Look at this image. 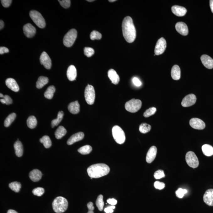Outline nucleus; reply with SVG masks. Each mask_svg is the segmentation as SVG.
<instances>
[{
    "instance_id": "680f3d73",
    "label": "nucleus",
    "mask_w": 213,
    "mask_h": 213,
    "mask_svg": "<svg viewBox=\"0 0 213 213\" xmlns=\"http://www.w3.org/2000/svg\"><path fill=\"white\" fill-rule=\"evenodd\" d=\"M4 96L3 95V94H2V93H1V94H0V97L3 98Z\"/></svg>"
},
{
    "instance_id": "39448f33",
    "label": "nucleus",
    "mask_w": 213,
    "mask_h": 213,
    "mask_svg": "<svg viewBox=\"0 0 213 213\" xmlns=\"http://www.w3.org/2000/svg\"><path fill=\"white\" fill-rule=\"evenodd\" d=\"M29 16L33 22L40 28H44L46 25L45 21L40 12L36 10L30 11Z\"/></svg>"
},
{
    "instance_id": "423d86ee",
    "label": "nucleus",
    "mask_w": 213,
    "mask_h": 213,
    "mask_svg": "<svg viewBox=\"0 0 213 213\" xmlns=\"http://www.w3.org/2000/svg\"><path fill=\"white\" fill-rule=\"evenodd\" d=\"M142 106V102L138 99H133L125 104V108L127 111L130 113L137 112Z\"/></svg>"
},
{
    "instance_id": "e2e57ef3",
    "label": "nucleus",
    "mask_w": 213,
    "mask_h": 213,
    "mask_svg": "<svg viewBox=\"0 0 213 213\" xmlns=\"http://www.w3.org/2000/svg\"><path fill=\"white\" fill-rule=\"evenodd\" d=\"M87 213H94V212L93 211L88 210V212Z\"/></svg>"
},
{
    "instance_id": "4be33fe9",
    "label": "nucleus",
    "mask_w": 213,
    "mask_h": 213,
    "mask_svg": "<svg viewBox=\"0 0 213 213\" xmlns=\"http://www.w3.org/2000/svg\"><path fill=\"white\" fill-rule=\"evenodd\" d=\"M42 173L40 170L38 169H34L30 172L29 175L30 180L33 182H37L39 181L42 178Z\"/></svg>"
},
{
    "instance_id": "9d476101",
    "label": "nucleus",
    "mask_w": 213,
    "mask_h": 213,
    "mask_svg": "<svg viewBox=\"0 0 213 213\" xmlns=\"http://www.w3.org/2000/svg\"><path fill=\"white\" fill-rule=\"evenodd\" d=\"M167 47V43L165 38H160L157 41L155 48V54L156 56L163 54Z\"/></svg>"
},
{
    "instance_id": "412c9836",
    "label": "nucleus",
    "mask_w": 213,
    "mask_h": 213,
    "mask_svg": "<svg viewBox=\"0 0 213 213\" xmlns=\"http://www.w3.org/2000/svg\"><path fill=\"white\" fill-rule=\"evenodd\" d=\"M6 85L8 88L12 91L17 92L19 90V87L14 79L13 78H8L6 81Z\"/></svg>"
},
{
    "instance_id": "f257e3e1",
    "label": "nucleus",
    "mask_w": 213,
    "mask_h": 213,
    "mask_svg": "<svg viewBox=\"0 0 213 213\" xmlns=\"http://www.w3.org/2000/svg\"><path fill=\"white\" fill-rule=\"evenodd\" d=\"M122 30L124 38L127 42L131 43L134 42L136 37V31L131 18L127 16L122 23Z\"/></svg>"
},
{
    "instance_id": "0eeeda50",
    "label": "nucleus",
    "mask_w": 213,
    "mask_h": 213,
    "mask_svg": "<svg viewBox=\"0 0 213 213\" xmlns=\"http://www.w3.org/2000/svg\"><path fill=\"white\" fill-rule=\"evenodd\" d=\"M77 31L75 29H72L69 31L64 36L63 44L65 46L69 47L72 46L77 37Z\"/></svg>"
},
{
    "instance_id": "e433bc0d",
    "label": "nucleus",
    "mask_w": 213,
    "mask_h": 213,
    "mask_svg": "<svg viewBox=\"0 0 213 213\" xmlns=\"http://www.w3.org/2000/svg\"><path fill=\"white\" fill-rule=\"evenodd\" d=\"M9 187L12 191L16 193H18L20 191L21 188V184L19 182H14L10 183L9 184Z\"/></svg>"
},
{
    "instance_id": "f03ea898",
    "label": "nucleus",
    "mask_w": 213,
    "mask_h": 213,
    "mask_svg": "<svg viewBox=\"0 0 213 213\" xmlns=\"http://www.w3.org/2000/svg\"><path fill=\"white\" fill-rule=\"evenodd\" d=\"M87 172L91 178H99L108 174L110 172V168L105 164H95L89 167Z\"/></svg>"
},
{
    "instance_id": "5fc2aeb1",
    "label": "nucleus",
    "mask_w": 213,
    "mask_h": 213,
    "mask_svg": "<svg viewBox=\"0 0 213 213\" xmlns=\"http://www.w3.org/2000/svg\"><path fill=\"white\" fill-rule=\"evenodd\" d=\"M9 52L8 49L5 47H0V54L3 55L5 53H8Z\"/></svg>"
},
{
    "instance_id": "6ab92c4d",
    "label": "nucleus",
    "mask_w": 213,
    "mask_h": 213,
    "mask_svg": "<svg viewBox=\"0 0 213 213\" xmlns=\"http://www.w3.org/2000/svg\"><path fill=\"white\" fill-rule=\"evenodd\" d=\"M202 63L206 68L211 69L213 68V59L210 56L203 55L200 57Z\"/></svg>"
},
{
    "instance_id": "5701e85b",
    "label": "nucleus",
    "mask_w": 213,
    "mask_h": 213,
    "mask_svg": "<svg viewBox=\"0 0 213 213\" xmlns=\"http://www.w3.org/2000/svg\"><path fill=\"white\" fill-rule=\"evenodd\" d=\"M77 70L74 66L70 65L67 71V76L70 81H73L77 77Z\"/></svg>"
},
{
    "instance_id": "4468645a",
    "label": "nucleus",
    "mask_w": 213,
    "mask_h": 213,
    "mask_svg": "<svg viewBox=\"0 0 213 213\" xmlns=\"http://www.w3.org/2000/svg\"><path fill=\"white\" fill-rule=\"evenodd\" d=\"M23 30L24 35L29 38L33 37L36 33V28L30 24H25L23 27Z\"/></svg>"
},
{
    "instance_id": "c9c22d12",
    "label": "nucleus",
    "mask_w": 213,
    "mask_h": 213,
    "mask_svg": "<svg viewBox=\"0 0 213 213\" xmlns=\"http://www.w3.org/2000/svg\"><path fill=\"white\" fill-rule=\"evenodd\" d=\"M92 151V148L90 145H87L82 147L78 150V152L83 155L90 154Z\"/></svg>"
},
{
    "instance_id": "f3484780",
    "label": "nucleus",
    "mask_w": 213,
    "mask_h": 213,
    "mask_svg": "<svg viewBox=\"0 0 213 213\" xmlns=\"http://www.w3.org/2000/svg\"><path fill=\"white\" fill-rule=\"evenodd\" d=\"M157 153V148L155 146H152L150 148L147 153L146 161L148 163L152 162L155 159Z\"/></svg>"
},
{
    "instance_id": "f8f14e48",
    "label": "nucleus",
    "mask_w": 213,
    "mask_h": 213,
    "mask_svg": "<svg viewBox=\"0 0 213 213\" xmlns=\"http://www.w3.org/2000/svg\"><path fill=\"white\" fill-rule=\"evenodd\" d=\"M189 124L192 128L196 130H203L206 126L203 121L198 118L191 119L189 121Z\"/></svg>"
},
{
    "instance_id": "7ed1b4c3",
    "label": "nucleus",
    "mask_w": 213,
    "mask_h": 213,
    "mask_svg": "<svg viewBox=\"0 0 213 213\" xmlns=\"http://www.w3.org/2000/svg\"><path fill=\"white\" fill-rule=\"evenodd\" d=\"M68 201L65 198L58 197L56 198L52 203L53 210L57 213H62L67 210L68 207Z\"/></svg>"
},
{
    "instance_id": "6e6552de",
    "label": "nucleus",
    "mask_w": 213,
    "mask_h": 213,
    "mask_svg": "<svg viewBox=\"0 0 213 213\" xmlns=\"http://www.w3.org/2000/svg\"><path fill=\"white\" fill-rule=\"evenodd\" d=\"M85 97L86 101L89 105L94 104L95 99V92L93 86L88 85L86 87Z\"/></svg>"
},
{
    "instance_id": "72a5a7b5",
    "label": "nucleus",
    "mask_w": 213,
    "mask_h": 213,
    "mask_svg": "<svg viewBox=\"0 0 213 213\" xmlns=\"http://www.w3.org/2000/svg\"><path fill=\"white\" fill-rule=\"evenodd\" d=\"M40 141L41 143L43 144L44 146L46 148H50L51 146V141L48 136H43L42 138L40 139Z\"/></svg>"
},
{
    "instance_id": "a878e982",
    "label": "nucleus",
    "mask_w": 213,
    "mask_h": 213,
    "mask_svg": "<svg viewBox=\"0 0 213 213\" xmlns=\"http://www.w3.org/2000/svg\"><path fill=\"white\" fill-rule=\"evenodd\" d=\"M180 69L178 66L175 65L172 68L171 76L174 80H178L180 78Z\"/></svg>"
},
{
    "instance_id": "393cba45",
    "label": "nucleus",
    "mask_w": 213,
    "mask_h": 213,
    "mask_svg": "<svg viewBox=\"0 0 213 213\" xmlns=\"http://www.w3.org/2000/svg\"><path fill=\"white\" fill-rule=\"evenodd\" d=\"M68 109L70 113L77 114L80 111V105L77 101L70 103L68 106Z\"/></svg>"
},
{
    "instance_id": "8fccbe9b",
    "label": "nucleus",
    "mask_w": 213,
    "mask_h": 213,
    "mask_svg": "<svg viewBox=\"0 0 213 213\" xmlns=\"http://www.w3.org/2000/svg\"><path fill=\"white\" fill-rule=\"evenodd\" d=\"M12 1L11 0H2L1 1V3L4 7L8 8L10 5Z\"/></svg>"
},
{
    "instance_id": "bf43d9fd",
    "label": "nucleus",
    "mask_w": 213,
    "mask_h": 213,
    "mask_svg": "<svg viewBox=\"0 0 213 213\" xmlns=\"http://www.w3.org/2000/svg\"><path fill=\"white\" fill-rule=\"evenodd\" d=\"M7 213H18L16 211L13 210H9L7 211Z\"/></svg>"
},
{
    "instance_id": "bb28decb",
    "label": "nucleus",
    "mask_w": 213,
    "mask_h": 213,
    "mask_svg": "<svg viewBox=\"0 0 213 213\" xmlns=\"http://www.w3.org/2000/svg\"><path fill=\"white\" fill-rule=\"evenodd\" d=\"M14 148L16 155L18 157L22 156L24 153V148L22 143L19 141H16L14 144Z\"/></svg>"
},
{
    "instance_id": "2f4dec72",
    "label": "nucleus",
    "mask_w": 213,
    "mask_h": 213,
    "mask_svg": "<svg viewBox=\"0 0 213 213\" xmlns=\"http://www.w3.org/2000/svg\"><path fill=\"white\" fill-rule=\"evenodd\" d=\"M64 114V112L62 111H59L58 113L57 118L56 119L53 120L52 121L51 126L52 128H54L55 126H57L60 123L61 121L62 120Z\"/></svg>"
},
{
    "instance_id": "a211bd4d",
    "label": "nucleus",
    "mask_w": 213,
    "mask_h": 213,
    "mask_svg": "<svg viewBox=\"0 0 213 213\" xmlns=\"http://www.w3.org/2000/svg\"><path fill=\"white\" fill-rule=\"evenodd\" d=\"M84 136L85 135L82 132H79L73 134L67 141V144L69 145H72L75 142L82 140L84 138Z\"/></svg>"
},
{
    "instance_id": "de8ad7c7",
    "label": "nucleus",
    "mask_w": 213,
    "mask_h": 213,
    "mask_svg": "<svg viewBox=\"0 0 213 213\" xmlns=\"http://www.w3.org/2000/svg\"><path fill=\"white\" fill-rule=\"evenodd\" d=\"M154 187L156 189L161 190L163 189L165 187V184L163 182L159 181H156L154 183Z\"/></svg>"
},
{
    "instance_id": "a18cd8bd",
    "label": "nucleus",
    "mask_w": 213,
    "mask_h": 213,
    "mask_svg": "<svg viewBox=\"0 0 213 213\" xmlns=\"http://www.w3.org/2000/svg\"><path fill=\"white\" fill-rule=\"evenodd\" d=\"M165 175L163 170H159L155 172L154 177L156 179H159L165 177Z\"/></svg>"
},
{
    "instance_id": "ddd939ff",
    "label": "nucleus",
    "mask_w": 213,
    "mask_h": 213,
    "mask_svg": "<svg viewBox=\"0 0 213 213\" xmlns=\"http://www.w3.org/2000/svg\"><path fill=\"white\" fill-rule=\"evenodd\" d=\"M40 63L43 65L46 69H50L51 68V61L50 56L45 52H43L40 58Z\"/></svg>"
},
{
    "instance_id": "20e7f679",
    "label": "nucleus",
    "mask_w": 213,
    "mask_h": 213,
    "mask_svg": "<svg viewBox=\"0 0 213 213\" xmlns=\"http://www.w3.org/2000/svg\"><path fill=\"white\" fill-rule=\"evenodd\" d=\"M112 134L115 141L119 144H122L125 142V132L120 127L115 125L112 128Z\"/></svg>"
},
{
    "instance_id": "9b49d317",
    "label": "nucleus",
    "mask_w": 213,
    "mask_h": 213,
    "mask_svg": "<svg viewBox=\"0 0 213 213\" xmlns=\"http://www.w3.org/2000/svg\"><path fill=\"white\" fill-rule=\"evenodd\" d=\"M197 101L195 95L190 94L185 96L182 99V105L184 107H189L194 105Z\"/></svg>"
},
{
    "instance_id": "49530a36",
    "label": "nucleus",
    "mask_w": 213,
    "mask_h": 213,
    "mask_svg": "<svg viewBox=\"0 0 213 213\" xmlns=\"http://www.w3.org/2000/svg\"><path fill=\"white\" fill-rule=\"evenodd\" d=\"M62 7L65 8H69L71 4V1L70 0H62V1H58Z\"/></svg>"
},
{
    "instance_id": "4d7b16f0",
    "label": "nucleus",
    "mask_w": 213,
    "mask_h": 213,
    "mask_svg": "<svg viewBox=\"0 0 213 213\" xmlns=\"http://www.w3.org/2000/svg\"><path fill=\"white\" fill-rule=\"evenodd\" d=\"M210 5L211 12L213 13V0H210Z\"/></svg>"
},
{
    "instance_id": "f704fd0d",
    "label": "nucleus",
    "mask_w": 213,
    "mask_h": 213,
    "mask_svg": "<svg viewBox=\"0 0 213 213\" xmlns=\"http://www.w3.org/2000/svg\"><path fill=\"white\" fill-rule=\"evenodd\" d=\"M16 116V114L15 113H12L10 115H9L6 118L5 121H4V126L5 127H8L10 126V125H11L12 122H13V121L14 120Z\"/></svg>"
},
{
    "instance_id": "864d4df0",
    "label": "nucleus",
    "mask_w": 213,
    "mask_h": 213,
    "mask_svg": "<svg viewBox=\"0 0 213 213\" xmlns=\"http://www.w3.org/2000/svg\"><path fill=\"white\" fill-rule=\"evenodd\" d=\"M107 202L109 204L114 206V205H116L117 204V200L114 199H109L107 200Z\"/></svg>"
},
{
    "instance_id": "cd10ccee",
    "label": "nucleus",
    "mask_w": 213,
    "mask_h": 213,
    "mask_svg": "<svg viewBox=\"0 0 213 213\" xmlns=\"http://www.w3.org/2000/svg\"><path fill=\"white\" fill-rule=\"evenodd\" d=\"M202 150L205 155L208 157L213 155V147L211 146L205 144L202 146Z\"/></svg>"
},
{
    "instance_id": "c03bdc74",
    "label": "nucleus",
    "mask_w": 213,
    "mask_h": 213,
    "mask_svg": "<svg viewBox=\"0 0 213 213\" xmlns=\"http://www.w3.org/2000/svg\"><path fill=\"white\" fill-rule=\"evenodd\" d=\"M32 192L34 195L40 197L44 194V189L43 188L38 187L34 189Z\"/></svg>"
},
{
    "instance_id": "473e14b6",
    "label": "nucleus",
    "mask_w": 213,
    "mask_h": 213,
    "mask_svg": "<svg viewBox=\"0 0 213 213\" xmlns=\"http://www.w3.org/2000/svg\"><path fill=\"white\" fill-rule=\"evenodd\" d=\"M27 126L30 129H34L36 126L37 121L35 116H31L27 119Z\"/></svg>"
},
{
    "instance_id": "69168bd1",
    "label": "nucleus",
    "mask_w": 213,
    "mask_h": 213,
    "mask_svg": "<svg viewBox=\"0 0 213 213\" xmlns=\"http://www.w3.org/2000/svg\"><path fill=\"white\" fill-rule=\"evenodd\" d=\"M88 1V2H93V1H94V0H92V1H91H91H90H90H89V0H88V1Z\"/></svg>"
},
{
    "instance_id": "dca6fc26",
    "label": "nucleus",
    "mask_w": 213,
    "mask_h": 213,
    "mask_svg": "<svg viewBox=\"0 0 213 213\" xmlns=\"http://www.w3.org/2000/svg\"><path fill=\"white\" fill-rule=\"evenodd\" d=\"M203 200L206 205L210 206H213V189L207 190L203 196Z\"/></svg>"
},
{
    "instance_id": "603ef678",
    "label": "nucleus",
    "mask_w": 213,
    "mask_h": 213,
    "mask_svg": "<svg viewBox=\"0 0 213 213\" xmlns=\"http://www.w3.org/2000/svg\"><path fill=\"white\" fill-rule=\"evenodd\" d=\"M3 99L5 100L6 105H9L12 103V100L11 98L8 95H6L4 96Z\"/></svg>"
},
{
    "instance_id": "0e129e2a",
    "label": "nucleus",
    "mask_w": 213,
    "mask_h": 213,
    "mask_svg": "<svg viewBox=\"0 0 213 213\" xmlns=\"http://www.w3.org/2000/svg\"><path fill=\"white\" fill-rule=\"evenodd\" d=\"M116 1V0H110V1H109V2H115V1Z\"/></svg>"
},
{
    "instance_id": "1a4fd4ad",
    "label": "nucleus",
    "mask_w": 213,
    "mask_h": 213,
    "mask_svg": "<svg viewBox=\"0 0 213 213\" xmlns=\"http://www.w3.org/2000/svg\"><path fill=\"white\" fill-rule=\"evenodd\" d=\"M185 160L188 165L191 168H197L199 166V159L195 153L193 152L189 151L185 155Z\"/></svg>"
},
{
    "instance_id": "b1692460",
    "label": "nucleus",
    "mask_w": 213,
    "mask_h": 213,
    "mask_svg": "<svg viewBox=\"0 0 213 213\" xmlns=\"http://www.w3.org/2000/svg\"><path fill=\"white\" fill-rule=\"evenodd\" d=\"M108 76L111 80L112 83L114 85H117L120 82V77L119 75L114 70L111 69L109 70Z\"/></svg>"
},
{
    "instance_id": "3c124183",
    "label": "nucleus",
    "mask_w": 213,
    "mask_h": 213,
    "mask_svg": "<svg viewBox=\"0 0 213 213\" xmlns=\"http://www.w3.org/2000/svg\"><path fill=\"white\" fill-rule=\"evenodd\" d=\"M115 208V206L112 205V206L105 208L104 209V211L106 213H112L114 211L113 209H114Z\"/></svg>"
},
{
    "instance_id": "052dcab7",
    "label": "nucleus",
    "mask_w": 213,
    "mask_h": 213,
    "mask_svg": "<svg viewBox=\"0 0 213 213\" xmlns=\"http://www.w3.org/2000/svg\"><path fill=\"white\" fill-rule=\"evenodd\" d=\"M0 101H1V102H2V103L3 104H6L5 101L3 99H0Z\"/></svg>"
},
{
    "instance_id": "09e8293b",
    "label": "nucleus",
    "mask_w": 213,
    "mask_h": 213,
    "mask_svg": "<svg viewBox=\"0 0 213 213\" xmlns=\"http://www.w3.org/2000/svg\"><path fill=\"white\" fill-rule=\"evenodd\" d=\"M132 82L134 85L136 87H140L142 85V83L138 78L135 77L132 79Z\"/></svg>"
},
{
    "instance_id": "aec40b11",
    "label": "nucleus",
    "mask_w": 213,
    "mask_h": 213,
    "mask_svg": "<svg viewBox=\"0 0 213 213\" xmlns=\"http://www.w3.org/2000/svg\"><path fill=\"white\" fill-rule=\"evenodd\" d=\"M172 12L176 16L182 17L185 16L187 13V10L184 7L181 6L174 5L171 8Z\"/></svg>"
},
{
    "instance_id": "58836bf2",
    "label": "nucleus",
    "mask_w": 213,
    "mask_h": 213,
    "mask_svg": "<svg viewBox=\"0 0 213 213\" xmlns=\"http://www.w3.org/2000/svg\"><path fill=\"white\" fill-rule=\"evenodd\" d=\"M96 204L99 210L102 211L103 210L104 204L103 200V196L102 194H100L98 197L97 200H96Z\"/></svg>"
},
{
    "instance_id": "6e6d98bb",
    "label": "nucleus",
    "mask_w": 213,
    "mask_h": 213,
    "mask_svg": "<svg viewBox=\"0 0 213 213\" xmlns=\"http://www.w3.org/2000/svg\"><path fill=\"white\" fill-rule=\"evenodd\" d=\"M87 208H88V210L93 211L94 209V207L93 206V203L92 202H90L88 203L87 205Z\"/></svg>"
},
{
    "instance_id": "13d9d810",
    "label": "nucleus",
    "mask_w": 213,
    "mask_h": 213,
    "mask_svg": "<svg viewBox=\"0 0 213 213\" xmlns=\"http://www.w3.org/2000/svg\"><path fill=\"white\" fill-rule=\"evenodd\" d=\"M4 24L3 21L2 20L0 21V29L1 30L3 28Z\"/></svg>"
},
{
    "instance_id": "ea45409f",
    "label": "nucleus",
    "mask_w": 213,
    "mask_h": 213,
    "mask_svg": "<svg viewBox=\"0 0 213 213\" xmlns=\"http://www.w3.org/2000/svg\"><path fill=\"white\" fill-rule=\"evenodd\" d=\"M102 37V34L96 30H93L90 35V38L93 40H100Z\"/></svg>"
},
{
    "instance_id": "c85d7f7f",
    "label": "nucleus",
    "mask_w": 213,
    "mask_h": 213,
    "mask_svg": "<svg viewBox=\"0 0 213 213\" xmlns=\"http://www.w3.org/2000/svg\"><path fill=\"white\" fill-rule=\"evenodd\" d=\"M48 82L49 79L47 77L44 76L40 77L36 82V88L38 89L42 88L44 86L46 85Z\"/></svg>"
},
{
    "instance_id": "7c9ffc66",
    "label": "nucleus",
    "mask_w": 213,
    "mask_h": 213,
    "mask_svg": "<svg viewBox=\"0 0 213 213\" xmlns=\"http://www.w3.org/2000/svg\"><path fill=\"white\" fill-rule=\"evenodd\" d=\"M67 133V130L63 126H60L55 132V136L56 139H61Z\"/></svg>"
},
{
    "instance_id": "a19ab883",
    "label": "nucleus",
    "mask_w": 213,
    "mask_h": 213,
    "mask_svg": "<svg viewBox=\"0 0 213 213\" xmlns=\"http://www.w3.org/2000/svg\"><path fill=\"white\" fill-rule=\"evenodd\" d=\"M156 111H157V109L154 107L150 108L147 109L144 113V116L146 118H147L150 116H152L156 113Z\"/></svg>"
},
{
    "instance_id": "4c0bfd02",
    "label": "nucleus",
    "mask_w": 213,
    "mask_h": 213,
    "mask_svg": "<svg viewBox=\"0 0 213 213\" xmlns=\"http://www.w3.org/2000/svg\"><path fill=\"white\" fill-rule=\"evenodd\" d=\"M151 125L146 123H142L139 126V131L142 134H146L151 131Z\"/></svg>"
},
{
    "instance_id": "2eb2a0df",
    "label": "nucleus",
    "mask_w": 213,
    "mask_h": 213,
    "mask_svg": "<svg viewBox=\"0 0 213 213\" xmlns=\"http://www.w3.org/2000/svg\"><path fill=\"white\" fill-rule=\"evenodd\" d=\"M175 28L177 31L183 36H187L189 33L187 25L183 22H178L176 24Z\"/></svg>"
},
{
    "instance_id": "c756f323",
    "label": "nucleus",
    "mask_w": 213,
    "mask_h": 213,
    "mask_svg": "<svg viewBox=\"0 0 213 213\" xmlns=\"http://www.w3.org/2000/svg\"><path fill=\"white\" fill-rule=\"evenodd\" d=\"M56 88L53 86H51L48 87L44 93V96L46 99H51L53 98L54 93L56 92Z\"/></svg>"
},
{
    "instance_id": "37998d69",
    "label": "nucleus",
    "mask_w": 213,
    "mask_h": 213,
    "mask_svg": "<svg viewBox=\"0 0 213 213\" xmlns=\"http://www.w3.org/2000/svg\"><path fill=\"white\" fill-rule=\"evenodd\" d=\"M188 192L187 190L183 189L182 188H179L176 191V196L179 198L181 199L184 197V195Z\"/></svg>"
},
{
    "instance_id": "79ce46f5",
    "label": "nucleus",
    "mask_w": 213,
    "mask_h": 213,
    "mask_svg": "<svg viewBox=\"0 0 213 213\" xmlns=\"http://www.w3.org/2000/svg\"><path fill=\"white\" fill-rule=\"evenodd\" d=\"M84 54L87 57H91L94 54V50L91 47H85L84 49Z\"/></svg>"
}]
</instances>
